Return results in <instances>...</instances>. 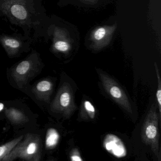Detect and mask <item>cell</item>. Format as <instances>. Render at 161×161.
<instances>
[{
    "label": "cell",
    "mask_w": 161,
    "mask_h": 161,
    "mask_svg": "<svg viewBox=\"0 0 161 161\" xmlns=\"http://www.w3.org/2000/svg\"><path fill=\"white\" fill-rule=\"evenodd\" d=\"M29 0H0V14L21 27L33 23L35 11Z\"/></svg>",
    "instance_id": "obj_1"
},
{
    "label": "cell",
    "mask_w": 161,
    "mask_h": 161,
    "mask_svg": "<svg viewBox=\"0 0 161 161\" xmlns=\"http://www.w3.org/2000/svg\"><path fill=\"white\" fill-rule=\"evenodd\" d=\"M23 138L2 161H12L18 158L29 161L41 160L42 144L40 136L28 133Z\"/></svg>",
    "instance_id": "obj_2"
},
{
    "label": "cell",
    "mask_w": 161,
    "mask_h": 161,
    "mask_svg": "<svg viewBox=\"0 0 161 161\" xmlns=\"http://www.w3.org/2000/svg\"><path fill=\"white\" fill-rule=\"evenodd\" d=\"M160 115L156 112V105L153 103L151 106L145 118L141 130L142 141L150 146L158 161H161V151L159 146L160 134L159 121Z\"/></svg>",
    "instance_id": "obj_3"
},
{
    "label": "cell",
    "mask_w": 161,
    "mask_h": 161,
    "mask_svg": "<svg viewBox=\"0 0 161 161\" xmlns=\"http://www.w3.org/2000/svg\"><path fill=\"white\" fill-rule=\"evenodd\" d=\"M53 112L60 113L69 118L76 109L72 88L68 83H64L60 87L51 105Z\"/></svg>",
    "instance_id": "obj_4"
},
{
    "label": "cell",
    "mask_w": 161,
    "mask_h": 161,
    "mask_svg": "<svg viewBox=\"0 0 161 161\" xmlns=\"http://www.w3.org/2000/svg\"><path fill=\"white\" fill-rule=\"evenodd\" d=\"M102 84L108 95L125 111L132 114L131 104L126 93L113 78L104 72H98Z\"/></svg>",
    "instance_id": "obj_5"
},
{
    "label": "cell",
    "mask_w": 161,
    "mask_h": 161,
    "mask_svg": "<svg viewBox=\"0 0 161 161\" xmlns=\"http://www.w3.org/2000/svg\"><path fill=\"white\" fill-rule=\"evenodd\" d=\"M40 64V58L36 52L17 64L13 69L12 75L19 87L38 71Z\"/></svg>",
    "instance_id": "obj_6"
},
{
    "label": "cell",
    "mask_w": 161,
    "mask_h": 161,
    "mask_svg": "<svg viewBox=\"0 0 161 161\" xmlns=\"http://www.w3.org/2000/svg\"><path fill=\"white\" fill-rule=\"evenodd\" d=\"M26 40L16 35H0V43L10 57H14L28 48L30 43Z\"/></svg>",
    "instance_id": "obj_7"
},
{
    "label": "cell",
    "mask_w": 161,
    "mask_h": 161,
    "mask_svg": "<svg viewBox=\"0 0 161 161\" xmlns=\"http://www.w3.org/2000/svg\"><path fill=\"white\" fill-rule=\"evenodd\" d=\"M106 151L117 158H122L127 155V149L120 138L114 134L105 136L103 142Z\"/></svg>",
    "instance_id": "obj_8"
},
{
    "label": "cell",
    "mask_w": 161,
    "mask_h": 161,
    "mask_svg": "<svg viewBox=\"0 0 161 161\" xmlns=\"http://www.w3.org/2000/svg\"><path fill=\"white\" fill-rule=\"evenodd\" d=\"M53 88V84L50 81L43 80L37 83L34 88L35 93L40 98L47 100Z\"/></svg>",
    "instance_id": "obj_9"
},
{
    "label": "cell",
    "mask_w": 161,
    "mask_h": 161,
    "mask_svg": "<svg viewBox=\"0 0 161 161\" xmlns=\"http://www.w3.org/2000/svg\"><path fill=\"white\" fill-rule=\"evenodd\" d=\"M5 112L6 116L12 123L19 124L27 121L26 116L18 109L10 108L5 109Z\"/></svg>",
    "instance_id": "obj_10"
},
{
    "label": "cell",
    "mask_w": 161,
    "mask_h": 161,
    "mask_svg": "<svg viewBox=\"0 0 161 161\" xmlns=\"http://www.w3.org/2000/svg\"><path fill=\"white\" fill-rule=\"evenodd\" d=\"M60 135L56 129L49 128L47 131L46 137V147L48 149L54 148L59 142Z\"/></svg>",
    "instance_id": "obj_11"
},
{
    "label": "cell",
    "mask_w": 161,
    "mask_h": 161,
    "mask_svg": "<svg viewBox=\"0 0 161 161\" xmlns=\"http://www.w3.org/2000/svg\"><path fill=\"white\" fill-rule=\"evenodd\" d=\"M24 137V136H20L17 138H15L4 145L0 146V161H2L3 159L8 155L18 143L21 141Z\"/></svg>",
    "instance_id": "obj_12"
},
{
    "label": "cell",
    "mask_w": 161,
    "mask_h": 161,
    "mask_svg": "<svg viewBox=\"0 0 161 161\" xmlns=\"http://www.w3.org/2000/svg\"><path fill=\"white\" fill-rule=\"evenodd\" d=\"M81 116L84 119H93L95 118L96 110L90 102L86 100L83 102L81 111Z\"/></svg>",
    "instance_id": "obj_13"
},
{
    "label": "cell",
    "mask_w": 161,
    "mask_h": 161,
    "mask_svg": "<svg viewBox=\"0 0 161 161\" xmlns=\"http://www.w3.org/2000/svg\"><path fill=\"white\" fill-rule=\"evenodd\" d=\"M155 71H156V76H157V81H158V88L156 92V98H157V103H158V108L159 110V115L160 118H161V80L160 79V73L159 69L157 67V65L155 64Z\"/></svg>",
    "instance_id": "obj_14"
},
{
    "label": "cell",
    "mask_w": 161,
    "mask_h": 161,
    "mask_svg": "<svg viewBox=\"0 0 161 161\" xmlns=\"http://www.w3.org/2000/svg\"><path fill=\"white\" fill-rule=\"evenodd\" d=\"M53 48L57 51L65 53L69 50L70 46L68 42L67 41L59 40L54 42L53 44Z\"/></svg>",
    "instance_id": "obj_15"
},
{
    "label": "cell",
    "mask_w": 161,
    "mask_h": 161,
    "mask_svg": "<svg viewBox=\"0 0 161 161\" xmlns=\"http://www.w3.org/2000/svg\"><path fill=\"white\" fill-rule=\"evenodd\" d=\"M106 34V31L105 28L103 27H100L94 32L93 36L95 40L97 41H100L104 38Z\"/></svg>",
    "instance_id": "obj_16"
},
{
    "label": "cell",
    "mask_w": 161,
    "mask_h": 161,
    "mask_svg": "<svg viewBox=\"0 0 161 161\" xmlns=\"http://www.w3.org/2000/svg\"><path fill=\"white\" fill-rule=\"evenodd\" d=\"M70 160L73 161H83L80 155V153L77 149H74L70 153Z\"/></svg>",
    "instance_id": "obj_17"
},
{
    "label": "cell",
    "mask_w": 161,
    "mask_h": 161,
    "mask_svg": "<svg viewBox=\"0 0 161 161\" xmlns=\"http://www.w3.org/2000/svg\"><path fill=\"white\" fill-rule=\"evenodd\" d=\"M4 105L3 103H0V112H1L4 109Z\"/></svg>",
    "instance_id": "obj_18"
}]
</instances>
